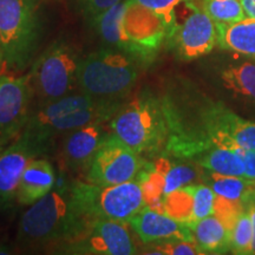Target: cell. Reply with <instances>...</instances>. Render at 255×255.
Listing matches in <instances>:
<instances>
[{"instance_id":"44dd1931","label":"cell","mask_w":255,"mask_h":255,"mask_svg":"<svg viewBox=\"0 0 255 255\" xmlns=\"http://www.w3.org/2000/svg\"><path fill=\"white\" fill-rule=\"evenodd\" d=\"M126 7L127 0H123L114 7L105 11L104 13L98 15L94 23L105 43L124 51L128 55L129 53L131 55V45L123 28V15Z\"/></svg>"},{"instance_id":"7a4b0ae2","label":"cell","mask_w":255,"mask_h":255,"mask_svg":"<svg viewBox=\"0 0 255 255\" xmlns=\"http://www.w3.org/2000/svg\"><path fill=\"white\" fill-rule=\"evenodd\" d=\"M71 187L52 189L24 213L18 239L23 245L71 242L87 227Z\"/></svg>"},{"instance_id":"74e56055","label":"cell","mask_w":255,"mask_h":255,"mask_svg":"<svg viewBox=\"0 0 255 255\" xmlns=\"http://www.w3.org/2000/svg\"><path fill=\"white\" fill-rule=\"evenodd\" d=\"M4 144H5V142L0 139V150H1V149H2V146H4Z\"/></svg>"},{"instance_id":"836d02e7","label":"cell","mask_w":255,"mask_h":255,"mask_svg":"<svg viewBox=\"0 0 255 255\" xmlns=\"http://www.w3.org/2000/svg\"><path fill=\"white\" fill-rule=\"evenodd\" d=\"M245 177L255 180V149H247L244 156Z\"/></svg>"},{"instance_id":"603a6c76","label":"cell","mask_w":255,"mask_h":255,"mask_svg":"<svg viewBox=\"0 0 255 255\" xmlns=\"http://www.w3.org/2000/svg\"><path fill=\"white\" fill-rule=\"evenodd\" d=\"M197 162L201 167L213 173L245 177L244 157L232 149H210L197 157Z\"/></svg>"},{"instance_id":"3957f363","label":"cell","mask_w":255,"mask_h":255,"mask_svg":"<svg viewBox=\"0 0 255 255\" xmlns=\"http://www.w3.org/2000/svg\"><path fill=\"white\" fill-rule=\"evenodd\" d=\"M111 131L139 156L165 151L169 127L163 100L143 94L122 104L109 121Z\"/></svg>"},{"instance_id":"4dcf8cb0","label":"cell","mask_w":255,"mask_h":255,"mask_svg":"<svg viewBox=\"0 0 255 255\" xmlns=\"http://www.w3.org/2000/svg\"><path fill=\"white\" fill-rule=\"evenodd\" d=\"M133 2L151 9L162 18L167 26L168 33L173 30L176 24V8L178 5L183 4L186 0H131ZM168 37V34H167Z\"/></svg>"},{"instance_id":"4316f807","label":"cell","mask_w":255,"mask_h":255,"mask_svg":"<svg viewBox=\"0 0 255 255\" xmlns=\"http://www.w3.org/2000/svg\"><path fill=\"white\" fill-rule=\"evenodd\" d=\"M252 241H253V227L247 209L238 219L232 232V253L238 255L252 254Z\"/></svg>"},{"instance_id":"7402d4cb","label":"cell","mask_w":255,"mask_h":255,"mask_svg":"<svg viewBox=\"0 0 255 255\" xmlns=\"http://www.w3.org/2000/svg\"><path fill=\"white\" fill-rule=\"evenodd\" d=\"M205 175L206 183L214 190L216 195L232 200H241L245 207L248 201L255 196V180L241 176H228L213 171Z\"/></svg>"},{"instance_id":"e0dca14e","label":"cell","mask_w":255,"mask_h":255,"mask_svg":"<svg viewBox=\"0 0 255 255\" xmlns=\"http://www.w3.org/2000/svg\"><path fill=\"white\" fill-rule=\"evenodd\" d=\"M56 175L52 165L45 158H34L25 169L17 191V202L32 206L53 189Z\"/></svg>"},{"instance_id":"83f0119b","label":"cell","mask_w":255,"mask_h":255,"mask_svg":"<svg viewBox=\"0 0 255 255\" xmlns=\"http://www.w3.org/2000/svg\"><path fill=\"white\" fill-rule=\"evenodd\" d=\"M245 209L246 207L241 200H232L221 195H215L214 215L229 232H233L235 223Z\"/></svg>"},{"instance_id":"d6a6232c","label":"cell","mask_w":255,"mask_h":255,"mask_svg":"<svg viewBox=\"0 0 255 255\" xmlns=\"http://www.w3.org/2000/svg\"><path fill=\"white\" fill-rule=\"evenodd\" d=\"M121 1L123 0H78L84 13L90 17L92 20H95L98 15L104 13L105 11L114 7Z\"/></svg>"},{"instance_id":"f546056e","label":"cell","mask_w":255,"mask_h":255,"mask_svg":"<svg viewBox=\"0 0 255 255\" xmlns=\"http://www.w3.org/2000/svg\"><path fill=\"white\" fill-rule=\"evenodd\" d=\"M165 186L164 196L173 193L178 188L191 184L197 177V171L195 168L188 164H173L165 174Z\"/></svg>"},{"instance_id":"9c48e42d","label":"cell","mask_w":255,"mask_h":255,"mask_svg":"<svg viewBox=\"0 0 255 255\" xmlns=\"http://www.w3.org/2000/svg\"><path fill=\"white\" fill-rule=\"evenodd\" d=\"M189 13L182 23L175 24L168 33L176 56L182 60H193L208 55L218 43L216 25L203 9H200L193 0H187Z\"/></svg>"},{"instance_id":"277c9868","label":"cell","mask_w":255,"mask_h":255,"mask_svg":"<svg viewBox=\"0 0 255 255\" xmlns=\"http://www.w3.org/2000/svg\"><path fill=\"white\" fill-rule=\"evenodd\" d=\"M138 70L126 52L101 50L81 60L78 89L97 101L120 102L136 84Z\"/></svg>"},{"instance_id":"8fae6325","label":"cell","mask_w":255,"mask_h":255,"mask_svg":"<svg viewBox=\"0 0 255 255\" xmlns=\"http://www.w3.org/2000/svg\"><path fill=\"white\" fill-rule=\"evenodd\" d=\"M123 28L131 45V56L137 58H149L154 55L168 34L159 15L131 0H127Z\"/></svg>"},{"instance_id":"d590c367","label":"cell","mask_w":255,"mask_h":255,"mask_svg":"<svg viewBox=\"0 0 255 255\" xmlns=\"http://www.w3.org/2000/svg\"><path fill=\"white\" fill-rule=\"evenodd\" d=\"M247 17L255 19V0H240Z\"/></svg>"},{"instance_id":"1f68e13d","label":"cell","mask_w":255,"mask_h":255,"mask_svg":"<svg viewBox=\"0 0 255 255\" xmlns=\"http://www.w3.org/2000/svg\"><path fill=\"white\" fill-rule=\"evenodd\" d=\"M150 254H167V255H195L203 254L195 241L189 240H169L163 242H157L152 247Z\"/></svg>"},{"instance_id":"d4e9b609","label":"cell","mask_w":255,"mask_h":255,"mask_svg":"<svg viewBox=\"0 0 255 255\" xmlns=\"http://www.w3.org/2000/svg\"><path fill=\"white\" fill-rule=\"evenodd\" d=\"M195 184H188L164 196L165 214L188 226L191 221Z\"/></svg>"},{"instance_id":"d6986e66","label":"cell","mask_w":255,"mask_h":255,"mask_svg":"<svg viewBox=\"0 0 255 255\" xmlns=\"http://www.w3.org/2000/svg\"><path fill=\"white\" fill-rule=\"evenodd\" d=\"M190 229L203 254H226L232 251V232L215 215L200 220Z\"/></svg>"},{"instance_id":"6da1fadb","label":"cell","mask_w":255,"mask_h":255,"mask_svg":"<svg viewBox=\"0 0 255 255\" xmlns=\"http://www.w3.org/2000/svg\"><path fill=\"white\" fill-rule=\"evenodd\" d=\"M163 105L169 127L164 154L197 158L214 148L255 149V122L196 89L186 87L165 96Z\"/></svg>"},{"instance_id":"8d00e7d4","label":"cell","mask_w":255,"mask_h":255,"mask_svg":"<svg viewBox=\"0 0 255 255\" xmlns=\"http://www.w3.org/2000/svg\"><path fill=\"white\" fill-rule=\"evenodd\" d=\"M4 69H6V64H5V60H4V56H2V51H1V47H0V73Z\"/></svg>"},{"instance_id":"7c38bea8","label":"cell","mask_w":255,"mask_h":255,"mask_svg":"<svg viewBox=\"0 0 255 255\" xmlns=\"http://www.w3.org/2000/svg\"><path fill=\"white\" fill-rule=\"evenodd\" d=\"M32 91L27 76L0 73V139L6 142L26 126Z\"/></svg>"},{"instance_id":"ffe728a7","label":"cell","mask_w":255,"mask_h":255,"mask_svg":"<svg viewBox=\"0 0 255 255\" xmlns=\"http://www.w3.org/2000/svg\"><path fill=\"white\" fill-rule=\"evenodd\" d=\"M98 102L94 97L89 96L84 92H73L71 95L59 98V100L47 102L41 104L39 110L30 115L28 121L25 127H37L41 124L50 122V121L63 116V115L70 114L72 111L85 109V108L92 107L97 104Z\"/></svg>"},{"instance_id":"f1b7e54d","label":"cell","mask_w":255,"mask_h":255,"mask_svg":"<svg viewBox=\"0 0 255 255\" xmlns=\"http://www.w3.org/2000/svg\"><path fill=\"white\" fill-rule=\"evenodd\" d=\"M214 190L208 184H197L194 189V207L193 216L188 227H193L200 220L214 214Z\"/></svg>"},{"instance_id":"8992f818","label":"cell","mask_w":255,"mask_h":255,"mask_svg":"<svg viewBox=\"0 0 255 255\" xmlns=\"http://www.w3.org/2000/svg\"><path fill=\"white\" fill-rule=\"evenodd\" d=\"M81 60L71 46L64 43L51 45L34 62L27 73L28 82L40 104L59 100L78 89Z\"/></svg>"},{"instance_id":"ac0fdd59","label":"cell","mask_w":255,"mask_h":255,"mask_svg":"<svg viewBox=\"0 0 255 255\" xmlns=\"http://www.w3.org/2000/svg\"><path fill=\"white\" fill-rule=\"evenodd\" d=\"M218 44L223 50L255 58V19L246 17L237 23L215 24Z\"/></svg>"},{"instance_id":"9a60e30c","label":"cell","mask_w":255,"mask_h":255,"mask_svg":"<svg viewBox=\"0 0 255 255\" xmlns=\"http://www.w3.org/2000/svg\"><path fill=\"white\" fill-rule=\"evenodd\" d=\"M110 132L109 121L91 123L70 131L64 139L62 150L65 167L71 170L87 169L96 151Z\"/></svg>"},{"instance_id":"cb8c5ba5","label":"cell","mask_w":255,"mask_h":255,"mask_svg":"<svg viewBox=\"0 0 255 255\" xmlns=\"http://www.w3.org/2000/svg\"><path fill=\"white\" fill-rule=\"evenodd\" d=\"M223 85L235 95L255 101V64L241 63L221 72Z\"/></svg>"},{"instance_id":"52a82bcc","label":"cell","mask_w":255,"mask_h":255,"mask_svg":"<svg viewBox=\"0 0 255 255\" xmlns=\"http://www.w3.org/2000/svg\"><path fill=\"white\" fill-rule=\"evenodd\" d=\"M37 37L32 0H0V47L7 69H23Z\"/></svg>"},{"instance_id":"4fadbf2b","label":"cell","mask_w":255,"mask_h":255,"mask_svg":"<svg viewBox=\"0 0 255 255\" xmlns=\"http://www.w3.org/2000/svg\"><path fill=\"white\" fill-rule=\"evenodd\" d=\"M121 105L122 103L120 102L101 101L92 107L63 115L50 122L41 124V126L25 127L24 133L36 143L41 152H44L53 137L70 132L78 128L89 126L91 123L108 122L113 119L115 113L119 110Z\"/></svg>"},{"instance_id":"ba28073f","label":"cell","mask_w":255,"mask_h":255,"mask_svg":"<svg viewBox=\"0 0 255 255\" xmlns=\"http://www.w3.org/2000/svg\"><path fill=\"white\" fill-rule=\"evenodd\" d=\"M146 162L111 131L87 168V181L115 186L135 180Z\"/></svg>"},{"instance_id":"484cf974","label":"cell","mask_w":255,"mask_h":255,"mask_svg":"<svg viewBox=\"0 0 255 255\" xmlns=\"http://www.w3.org/2000/svg\"><path fill=\"white\" fill-rule=\"evenodd\" d=\"M202 8L215 24L237 23L247 17L240 0H202Z\"/></svg>"},{"instance_id":"5bb4252c","label":"cell","mask_w":255,"mask_h":255,"mask_svg":"<svg viewBox=\"0 0 255 255\" xmlns=\"http://www.w3.org/2000/svg\"><path fill=\"white\" fill-rule=\"evenodd\" d=\"M43 154L38 145L23 132L6 149L0 150V207L8 208L17 200V191L25 169L32 159Z\"/></svg>"},{"instance_id":"30bf717a","label":"cell","mask_w":255,"mask_h":255,"mask_svg":"<svg viewBox=\"0 0 255 255\" xmlns=\"http://www.w3.org/2000/svg\"><path fill=\"white\" fill-rule=\"evenodd\" d=\"M68 251L75 254L131 255L137 253L128 222L94 220L81 234L69 242Z\"/></svg>"},{"instance_id":"2e32d148","label":"cell","mask_w":255,"mask_h":255,"mask_svg":"<svg viewBox=\"0 0 255 255\" xmlns=\"http://www.w3.org/2000/svg\"><path fill=\"white\" fill-rule=\"evenodd\" d=\"M129 225L145 245L177 239L195 241L193 232L186 223L178 222L169 215L155 212L148 207L132 216Z\"/></svg>"},{"instance_id":"e575fe53","label":"cell","mask_w":255,"mask_h":255,"mask_svg":"<svg viewBox=\"0 0 255 255\" xmlns=\"http://www.w3.org/2000/svg\"><path fill=\"white\" fill-rule=\"evenodd\" d=\"M246 209L250 213L252 220V227H253V241H252V254H255V196L246 203Z\"/></svg>"},{"instance_id":"5b68a950","label":"cell","mask_w":255,"mask_h":255,"mask_svg":"<svg viewBox=\"0 0 255 255\" xmlns=\"http://www.w3.org/2000/svg\"><path fill=\"white\" fill-rule=\"evenodd\" d=\"M71 190L79 210L89 222L94 220H115L129 223L145 207L139 181L98 186L90 182H76Z\"/></svg>"}]
</instances>
